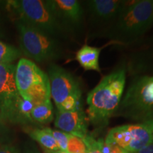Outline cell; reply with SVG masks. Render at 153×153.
<instances>
[{
  "instance_id": "cell-1",
  "label": "cell",
  "mask_w": 153,
  "mask_h": 153,
  "mask_svg": "<svg viewBox=\"0 0 153 153\" xmlns=\"http://www.w3.org/2000/svg\"><path fill=\"white\" fill-rule=\"evenodd\" d=\"M126 70L120 68L105 76L87 95L89 121L97 128L108 125L123 97L126 85Z\"/></svg>"
},
{
  "instance_id": "cell-2",
  "label": "cell",
  "mask_w": 153,
  "mask_h": 153,
  "mask_svg": "<svg viewBox=\"0 0 153 153\" xmlns=\"http://www.w3.org/2000/svg\"><path fill=\"white\" fill-rule=\"evenodd\" d=\"M114 22L109 38L124 43L137 41L153 25L152 0L126 1Z\"/></svg>"
},
{
  "instance_id": "cell-3",
  "label": "cell",
  "mask_w": 153,
  "mask_h": 153,
  "mask_svg": "<svg viewBox=\"0 0 153 153\" xmlns=\"http://www.w3.org/2000/svg\"><path fill=\"white\" fill-rule=\"evenodd\" d=\"M16 66L0 65V114L4 122L33 123L30 116L34 105L19 94L15 80Z\"/></svg>"
},
{
  "instance_id": "cell-4",
  "label": "cell",
  "mask_w": 153,
  "mask_h": 153,
  "mask_svg": "<svg viewBox=\"0 0 153 153\" xmlns=\"http://www.w3.org/2000/svg\"><path fill=\"white\" fill-rule=\"evenodd\" d=\"M115 115L141 123L153 117V76H137L131 82Z\"/></svg>"
},
{
  "instance_id": "cell-5",
  "label": "cell",
  "mask_w": 153,
  "mask_h": 153,
  "mask_svg": "<svg viewBox=\"0 0 153 153\" xmlns=\"http://www.w3.org/2000/svg\"><path fill=\"white\" fill-rule=\"evenodd\" d=\"M8 5L18 16L19 21L53 38L63 33L65 30L53 10L49 0H15L9 1Z\"/></svg>"
},
{
  "instance_id": "cell-6",
  "label": "cell",
  "mask_w": 153,
  "mask_h": 153,
  "mask_svg": "<svg viewBox=\"0 0 153 153\" xmlns=\"http://www.w3.org/2000/svg\"><path fill=\"white\" fill-rule=\"evenodd\" d=\"M15 80L21 97L34 106L51 100V85L48 74L33 61L21 58L16 66Z\"/></svg>"
},
{
  "instance_id": "cell-7",
  "label": "cell",
  "mask_w": 153,
  "mask_h": 153,
  "mask_svg": "<svg viewBox=\"0 0 153 153\" xmlns=\"http://www.w3.org/2000/svg\"><path fill=\"white\" fill-rule=\"evenodd\" d=\"M21 51L28 58L38 62L58 59L62 53L56 38L18 21Z\"/></svg>"
},
{
  "instance_id": "cell-8",
  "label": "cell",
  "mask_w": 153,
  "mask_h": 153,
  "mask_svg": "<svg viewBox=\"0 0 153 153\" xmlns=\"http://www.w3.org/2000/svg\"><path fill=\"white\" fill-rule=\"evenodd\" d=\"M48 76L51 95L57 111H71L82 106V88L75 76L55 64L49 66Z\"/></svg>"
},
{
  "instance_id": "cell-9",
  "label": "cell",
  "mask_w": 153,
  "mask_h": 153,
  "mask_svg": "<svg viewBox=\"0 0 153 153\" xmlns=\"http://www.w3.org/2000/svg\"><path fill=\"white\" fill-rule=\"evenodd\" d=\"M104 141L118 145L128 152H134L153 143V137L148 128L140 123L113 128Z\"/></svg>"
},
{
  "instance_id": "cell-10",
  "label": "cell",
  "mask_w": 153,
  "mask_h": 153,
  "mask_svg": "<svg viewBox=\"0 0 153 153\" xmlns=\"http://www.w3.org/2000/svg\"><path fill=\"white\" fill-rule=\"evenodd\" d=\"M88 121L83 106H80L71 111L57 110L55 126L61 131L83 139L88 135Z\"/></svg>"
},
{
  "instance_id": "cell-11",
  "label": "cell",
  "mask_w": 153,
  "mask_h": 153,
  "mask_svg": "<svg viewBox=\"0 0 153 153\" xmlns=\"http://www.w3.org/2000/svg\"><path fill=\"white\" fill-rule=\"evenodd\" d=\"M49 3L65 28H74L81 25L84 11L79 1L76 0H49Z\"/></svg>"
},
{
  "instance_id": "cell-12",
  "label": "cell",
  "mask_w": 153,
  "mask_h": 153,
  "mask_svg": "<svg viewBox=\"0 0 153 153\" xmlns=\"http://www.w3.org/2000/svg\"><path fill=\"white\" fill-rule=\"evenodd\" d=\"M126 1L120 0H91L87 1L89 13L94 19L108 22L117 18Z\"/></svg>"
},
{
  "instance_id": "cell-13",
  "label": "cell",
  "mask_w": 153,
  "mask_h": 153,
  "mask_svg": "<svg viewBox=\"0 0 153 153\" xmlns=\"http://www.w3.org/2000/svg\"><path fill=\"white\" fill-rule=\"evenodd\" d=\"M101 48L83 45L76 53V60L85 70H94L101 72L99 55Z\"/></svg>"
},
{
  "instance_id": "cell-14",
  "label": "cell",
  "mask_w": 153,
  "mask_h": 153,
  "mask_svg": "<svg viewBox=\"0 0 153 153\" xmlns=\"http://www.w3.org/2000/svg\"><path fill=\"white\" fill-rule=\"evenodd\" d=\"M27 133L29 136L39 143L43 149L49 150H57L60 149L51 133V128H49L30 129Z\"/></svg>"
},
{
  "instance_id": "cell-15",
  "label": "cell",
  "mask_w": 153,
  "mask_h": 153,
  "mask_svg": "<svg viewBox=\"0 0 153 153\" xmlns=\"http://www.w3.org/2000/svg\"><path fill=\"white\" fill-rule=\"evenodd\" d=\"M33 122L40 124H48L54 118L53 106L51 100L36 104L32 108L30 113Z\"/></svg>"
},
{
  "instance_id": "cell-16",
  "label": "cell",
  "mask_w": 153,
  "mask_h": 153,
  "mask_svg": "<svg viewBox=\"0 0 153 153\" xmlns=\"http://www.w3.org/2000/svg\"><path fill=\"white\" fill-rule=\"evenodd\" d=\"M22 55V51L16 47L0 41V65L13 64Z\"/></svg>"
},
{
  "instance_id": "cell-17",
  "label": "cell",
  "mask_w": 153,
  "mask_h": 153,
  "mask_svg": "<svg viewBox=\"0 0 153 153\" xmlns=\"http://www.w3.org/2000/svg\"><path fill=\"white\" fill-rule=\"evenodd\" d=\"M66 152L68 153H88V150L83 140L69 134Z\"/></svg>"
},
{
  "instance_id": "cell-18",
  "label": "cell",
  "mask_w": 153,
  "mask_h": 153,
  "mask_svg": "<svg viewBox=\"0 0 153 153\" xmlns=\"http://www.w3.org/2000/svg\"><path fill=\"white\" fill-rule=\"evenodd\" d=\"M97 144L101 153H128L118 145L106 143L104 139L97 140Z\"/></svg>"
},
{
  "instance_id": "cell-19",
  "label": "cell",
  "mask_w": 153,
  "mask_h": 153,
  "mask_svg": "<svg viewBox=\"0 0 153 153\" xmlns=\"http://www.w3.org/2000/svg\"><path fill=\"white\" fill-rule=\"evenodd\" d=\"M51 133L56 141L57 145L60 150L66 151L68 145L69 134L61 131H56L51 128Z\"/></svg>"
},
{
  "instance_id": "cell-20",
  "label": "cell",
  "mask_w": 153,
  "mask_h": 153,
  "mask_svg": "<svg viewBox=\"0 0 153 153\" xmlns=\"http://www.w3.org/2000/svg\"><path fill=\"white\" fill-rule=\"evenodd\" d=\"M82 140L87 146L88 153H101L98 147L97 140L90 135L88 134L87 136L84 137Z\"/></svg>"
},
{
  "instance_id": "cell-21",
  "label": "cell",
  "mask_w": 153,
  "mask_h": 153,
  "mask_svg": "<svg viewBox=\"0 0 153 153\" xmlns=\"http://www.w3.org/2000/svg\"><path fill=\"white\" fill-rule=\"evenodd\" d=\"M0 153H22L16 147L11 145H0Z\"/></svg>"
},
{
  "instance_id": "cell-22",
  "label": "cell",
  "mask_w": 153,
  "mask_h": 153,
  "mask_svg": "<svg viewBox=\"0 0 153 153\" xmlns=\"http://www.w3.org/2000/svg\"><path fill=\"white\" fill-rule=\"evenodd\" d=\"M128 153H153V143H151V144L147 145V146L144 147V148L140 149V150L137 151V152H128Z\"/></svg>"
},
{
  "instance_id": "cell-23",
  "label": "cell",
  "mask_w": 153,
  "mask_h": 153,
  "mask_svg": "<svg viewBox=\"0 0 153 153\" xmlns=\"http://www.w3.org/2000/svg\"><path fill=\"white\" fill-rule=\"evenodd\" d=\"M141 123L145 124V125L148 128L149 130H150L151 132V133H152V135L153 137V117H152L151 118H150V119H148V120H146V121L143 122V123Z\"/></svg>"
},
{
  "instance_id": "cell-24",
  "label": "cell",
  "mask_w": 153,
  "mask_h": 153,
  "mask_svg": "<svg viewBox=\"0 0 153 153\" xmlns=\"http://www.w3.org/2000/svg\"><path fill=\"white\" fill-rule=\"evenodd\" d=\"M43 150L44 153H68L66 151L62 150H60V149H59V150H46V149L43 148Z\"/></svg>"
},
{
  "instance_id": "cell-25",
  "label": "cell",
  "mask_w": 153,
  "mask_h": 153,
  "mask_svg": "<svg viewBox=\"0 0 153 153\" xmlns=\"http://www.w3.org/2000/svg\"><path fill=\"white\" fill-rule=\"evenodd\" d=\"M26 153H40L38 152V150L36 149L35 147H28V148L26 149Z\"/></svg>"
},
{
  "instance_id": "cell-26",
  "label": "cell",
  "mask_w": 153,
  "mask_h": 153,
  "mask_svg": "<svg viewBox=\"0 0 153 153\" xmlns=\"http://www.w3.org/2000/svg\"><path fill=\"white\" fill-rule=\"evenodd\" d=\"M4 120L2 119V118H1V114H0V131L2 130V128H4Z\"/></svg>"
},
{
  "instance_id": "cell-27",
  "label": "cell",
  "mask_w": 153,
  "mask_h": 153,
  "mask_svg": "<svg viewBox=\"0 0 153 153\" xmlns=\"http://www.w3.org/2000/svg\"><path fill=\"white\" fill-rule=\"evenodd\" d=\"M1 16H0V35H1Z\"/></svg>"
},
{
  "instance_id": "cell-28",
  "label": "cell",
  "mask_w": 153,
  "mask_h": 153,
  "mask_svg": "<svg viewBox=\"0 0 153 153\" xmlns=\"http://www.w3.org/2000/svg\"><path fill=\"white\" fill-rule=\"evenodd\" d=\"M152 4H153V0H152Z\"/></svg>"
},
{
  "instance_id": "cell-29",
  "label": "cell",
  "mask_w": 153,
  "mask_h": 153,
  "mask_svg": "<svg viewBox=\"0 0 153 153\" xmlns=\"http://www.w3.org/2000/svg\"><path fill=\"white\" fill-rule=\"evenodd\" d=\"M152 57H153V54H152Z\"/></svg>"
}]
</instances>
